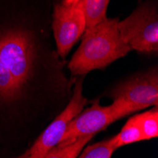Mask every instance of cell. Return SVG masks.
<instances>
[{
  "label": "cell",
  "mask_w": 158,
  "mask_h": 158,
  "mask_svg": "<svg viewBox=\"0 0 158 158\" xmlns=\"http://www.w3.org/2000/svg\"><path fill=\"white\" fill-rule=\"evenodd\" d=\"M110 0H83L86 27L98 24L106 18V11Z\"/></svg>",
  "instance_id": "obj_10"
},
{
  "label": "cell",
  "mask_w": 158,
  "mask_h": 158,
  "mask_svg": "<svg viewBox=\"0 0 158 158\" xmlns=\"http://www.w3.org/2000/svg\"><path fill=\"white\" fill-rule=\"evenodd\" d=\"M108 97L120 98L136 112L148 107H158V70L151 67L116 84L108 92Z\"/></svg>",
  "instance_id": "obj_6"
},
{
  "label": "cell",
  "mask_w": 158,
  "mask_h": 158,
  "mask_svg": "<svg viewBox=\"0 0 158 158\" xmlns=\"http://www.w3.org/2000/svg\"><path fill=\"white\" fill-rule=\"evenodd\" d=\"M135 112L130 104L120 98L113 99V103L108 106H102L95 102L91 107L81 111L70 121L57 146L67 145L84 135H95L112 123Z\"/></svg>",
  "instance_id": "obj_3"
},
{
  "label": "cell",
  "mask_w": 158,
  "mask_h": 158,
  "mask_svg": "<svg viewBox=\"0 0 158 158\" xmlns=\"http://www.w3.org/2000/svg\"><path fill=\"white\" fill-rule=\"evenodd\" d=\"M134 118L145 140L158 136V107L137 114L134 116Z\"/></svg>",
  "instance_id": "obj_7"
},
{
  "label": "cell",
  "mask_w": 158,
  "mask_h": 158,
  "mask_svg": "<svg viewBox=\"0 0 158 158\" xmlns=\"http://www.w3.org/2000/svg\"><path fill=\"white\" fill-rule=\"evenodd\" d=\"M118 18H104L88 27L81 36L79 48L67 63L70 79L75 81L95 69H104L132 50L118 27Z\"/></svg>",
  "instance_id": "obj_1"
},
{
  "label": "cell",
  "mask_w": 158,
  "mask_h": 158,
  "mask_svg": "<svg viewBox=\"0 0 158 158\" xmlns=\"http://www.w3.org/2000/svg\"><path fill=\"white\" fill-rule=\"evenodd\" d=\"M84 77L80 76L75 79L72 96L66 106L49 122L30 148L18 156L19 158H43L48 151L59 144L70 121L88 102L82 95Z\"/></svg>",
  "instance_id": "obj_4"
},
{
  "label": "cell",
  "mask_w": 158,
  "mask_h": 158,
  "mask_svg": "<svg viewBox=\"0 0 158 158\" xmlns=\"http://www.w3.org/2000/svg\"><path fill=\"white\" fill-rule=\"evenodd\" d=\"M118 150L112 138L105 139L83 148L79 154L80 158H111Z\"/></svg>",
  "instance_id": "obj_11"
},
{
  "label": "cell",
  "mask_w": 158,
  "mask_h": 158,
  "mask_svg": "<svg viewBox=\"0 0 158 158\" xmlns=\"http://www.w3.org/2000/svg\"><path fill=\"white\" fill-rule=\"evenodd\" d=\"M94 137L92 135H84L79 137L75 141L69 143L67 145L58 147L55 146L50 151H48L43 158H76L84 148V146Z\"/></svg>",
  "instance_id": "obj_8"
},
{
  "label": "cell",
  "mask_w": 158,
  "mask_h": 158,
  "mask_svg": "<svg viewBox=\"0 0 158 158\" xmlns=\"http://www.w3.org/2000/svg\"><path fill=\"white\" fill-rule=\"evenodd\" d=\"M138 1H140V0H138Z\"/></svg>",
  "instance_id": "obj_13"
},
{
  "label": "cell",
  "mask_w": 158,
  "mask_h": 158,
  "mask_svg": "<svg viewBox=\"0 0 158 158\" xmlns=\"http://www.w3.org/2000/svg\"><path fill=\"white\" fill-rule=\"evenodd\" d=\"M52 8L51 31L53 39L59 56L65 59L86 28L83 0L71 6L62 3L61 0H55Z\"/></svg>",
  "instance_id": "obj_5"
},
{
  "label": "cell",
  "mask_w": 158,
  "mask_h": 158,
  "mask_svg": "<svg viewBox=\"0 0 158 158\" xmlns=\"http://www.w3.org/2000/svg\"><path fill=\"white\" fill-rule=\"evenodd\" d=\"M81 1V0H61L62 3H64L65 5H69V6H71V5H76V4H78Z\"/></svg>",
  "instance_id": "obj_12"
},
{
  "label": "cell",
  "mask_w": 158,
  "mask_h": 158,
  "mask_svg": "<svg viewBox=\"0 0 158 158\" xmlns=\"http://www.w3.org/2000/svg\"><path fill=\"white\" fill-rule=\"evenodd\" d=\"M118 27L132 50L144 54L158 52V10L154 0H147L124 20H118Z\"/></svg>",
  "instance_id": "obj_2"
},
{
  "label": "cell",
  "mask_w": 158,
  "mask_h": 158,
  "mask_svg": "<svg viewBox=\"0 0 158 158\" xmlns=\"http://www.w3.org/2000/svg\"><path fill=\"white\" fill-rule=\"evenodd\" d=\"M113 140L116 147L118 149L120 147L133 144L135 142L144 141L145 138L143 136L134 117H131L124 124L120 132L116 136L113 137Z\"/></svg>",
  "instance_id": "obj_9"
}]
</instances>
